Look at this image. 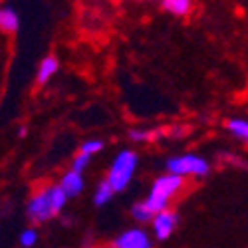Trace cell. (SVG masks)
I'll return each mask as SVG.
<instances>
[{
    "instance_id": "8fae6325",
    "label": "cell",
    "mask_w": 248,
    "mask_h": 248,
    "mask_svg": "<svg viewBox=\"0 0 248 248\" xmlns=\"http://www.w3.org/2000/svg\"><path fill=\"white\" fill-rule=\"evenodd\" d=\"M226 127L232 135H236L240 141L248 143V121L246 119H229L226 121Z\"/></svg>"
},
{
    "instance_id": "7c38bea8",
    "label": "cell",
    "mask_w": 248,
    "mask_h": 248,
    "mask_svg": "<svg viewBox=\"0 0 248 248\" xmlns=\"http://www.w3.org/2000/svg\"><path fill=\"white\" fill-rule=\"evenodd\" d=\"M131 215H133V218L135 220H139V222H153V218H155V213L147 206V202L143 201V202H135L133 206H131Z\"/></svg>"
},
{
    "instance_id": "ba28073f",
    "label": "cell",
    "mask_w": 248,
    "mask_h": 248,
    "mask_svg": "<svg viewBox=\"0 0 248 248\" xmlns=\"http://www.w3.org/2000/svg\"><path fill=\"white\" fill-rule=\"evenodd\" d=\"M56 72H58V60H56L54 56L44 58V60H42V64H40V68H38V76H36L38 84H40V86H44L46 81H48Z\"/></svg>"
},
{
    "instance_id": "e0dca14e",
    "label": "cell",
    "mask_w": 248,
    "mask_h": 248,
    "mask_svg": "<svg viewBox=\"0 0 248 248\" xmlns=\"http://www.w3.org/2000/svg\"><path fill=\"white\" fill-rule=\"evenodd\" d=\"M36 240H38V234H36V231H34V229H26L22 234H20V244L26 246V248L34 246V244H36Z\"/></svg>"
},
{
    "instance_id": "ac0fdd59",
    "label": "cell",
    "mask_w": 248,
    "mask_h": 248,
    "mask_svg": "<svg viewBox=\"0 0 248 248\" xmlns=\"http://www.w3.org/2000/svg\"><path fill=\"white\" fill-rule=\"evenodd\" d=\"M18 135L24 137V135H26V127H20V129H18Z\"/></svg>"
},
{
    "instance_id": "3957f363",
    "label": "cell",
    "mask_w": 248,
    "mask_h": 248,
    "mask_svg": "<svg viewBox=\"0 0 248 248\" xmlns=\"http://www.w3.org/2000/svg\"><path fill=\"white\" fill-rule=\"evenodd\" d=\"M135 167H137V155H135L133 151H121V153H117V157L113 159L106 181L111 185V189H113L115 193L125 191L127 185H129L131 179H133Z\"/></svg>"
},
{
    "instance_id": "7a4b0ae2",
    "label": "cell",
    "mask_w": 248,
    "mask_h": 248,
    "mask_svg": "<svg viewBox=\"0 0 248 248\" xmlns=\"http://www.w3.org/2000/svg\"><path fill=\"white\" fill-rule=\"evenodd\" d=\"M183 189H185V179L183 177H177V175H171V173L161 175V177L155 179V183H153V187H151L149 197L145 199V202H147V206L155 215H159L163 211H167L169 202Z\"/></svg>"
},
{
    "instance_id": "52a82bcc",
    "label": "cell",
    "mask_w": 248,
    "mask_h": 248,
    "mask_svg": "<svg viewBox=\"0 0 248 248\" xmlns=\"http://www.w3.org/2000/svg\"><path fill=\"white\" fill-rule=\"evenodd\" d=\"M60 187L68 197H76V195H79L81 191H84V179H81V175L76 173V171H68L64 177H62Z\"/></svg>"
},
{
    "instance_id": "277c9868",
    "label": "cell",
    "mask_w": 248,
    "mask_h": 248,
    "mask_svg": "<svg viewBox=\"0 0 248 248\" xmlns=\"http://www.w3.org/2000/svg\"><path fill=\"white\" fill-rule=\"evenodd\" d=\"M167 171L177 177H204L209 173V161L199 155H179L167 161Z\"/></svg>"
},
{
    "instance_id": "5b68a950",
    "label": "cell",
    "mask_w": 248,
    "mask_h": 248,
    "mask_svg": "<svg viewBox=\"0 0 248 248\" xmlns=\"http://www.w3.org/2000/svg\"><path fill=\"white\" fill-rule=\"evenodd\" d=\"M151 238L143 229H129L123 234H119L111 248H151Z\"/></svg>"
},
{
    "instance_id": "9c48e42d",
    "label": "cell",
    "mask_w": 248,
    "mask_h": 248,
    "mask_svg": "<svg viewBox=\"0 0 248 248\" xmlns=\"http://www.w3.org/2000/svg\"><path fill=\"white\" fill-rule=\"evenodd\" d=\"M161 6L175 16H187L193 8V2H189V0H163Z\"/></svg>"
},
{
    "instance_id": "6da1fadb",
    "label": "cell",
    "mask_w": 248,
    "mask_h": 248,
    "mask_svg": "<svg viewBox=\"0 0 248 248\" xmlns=\"http://www.w3.org/2000/svg\"><path fill=\"white\" fill-rule=\"evenodd\" d=\"M68 201V195L62 191L60 185L38 191L28 202V217L34 222H46L54 215H58Z\"/></svg>"
},
{
    "instance_id": "5bb4252c",
    "label": "cell",
    "mask_w": 248,
    "mask_h": 248,
    "mask_svg": "<svg viewBox=\"0 0 248 248\" xmlns=\"http://www.w3.org/2000/svg\"><path fill=\"white\" fill-rule=\"evenodd\" d=\"M101 149H103V143H101L99 139H90V141H86V143H81L79 153H84V155L92 157V155H95V153L101 151Z\"/></svg>"
},
{
    "instance_id": "4fadbf2b",
    "label": "cell",
    "mask_w": 248,
    "mask_h": 248,
    "mask_svg": "<svg viewBox=\"0 0 248 248\" xmlns=\"http://www.w3.org/2000/svg\"><path fill=\"white\" fill-rule=\"evenodd\" d=\"M113 193H115V191L111 189V185H109L108 181H101V183H99V187L95 189V195H93L95 204H97V206H103L106 202H109V199H111Z\"/></svg>"
},
{
    "instance_id": "9a60e30c",
    "label": "cell",
    "mask_w": 248,
    "mask_h": 248,
    "mask_svg": "<svg viewBox=\"0 0 248 248\" xmlns=\"http://www.w3.org/2000/svg\"><path fill=\"white\" fill-rule=\"evenodd\" d=\"M129 137L135 141H155V137H159V131H143V129H131Z\"/></svg>"
},
{
    "instance_id": "8992f818",
    "label": "cell",
    "mask_w": 248,
    "mask_h": 248,
    "mask_svg": "<svg viewBox=\"0 0 248 248\" xmlns=\"http://www.w3.org/2000/svg\"><path fill=\"white\" fill-rule=\"evenodd\" d=\"M151 226H153V232H155L157 240H167L177 229V215L173 211H169V209L163 211V213L155 215Z\"/></svg>"
},
{
    "instance_id": "30bf717a",
    "label": "cell",
    "mask_w": 248,
    "mask_h": 248,
    "mask_svg": "<svg viewBox=\"0 0 248 248\" xmlns=\"http://www.w3.org/2000/svg\"><path fill=\"white\" fill-rule=\"evenodd\" d=\"M0 28L8 34H14L18 30V14L8 6L0 10Z\"/></svg>"
},
{
    "instance_id": "2e32d148",
    "label": "cell",
    "mask_w": 248,
    "mask_h": 248,
    "mask_svg": "<svg viewBox=\"0 0 248 248\" xmlns=\"http://www.w3.org/2000/svg\"><path fill=\"white\" fill-rule=\"evenodd\" d=\"M88 163H90V157H88V155H84V153L76 155V159L72 161V171H76V173L81 175V171L88 167Z\"/></svg>"
}]
</instances>
